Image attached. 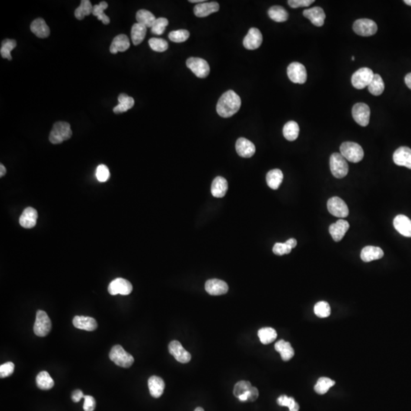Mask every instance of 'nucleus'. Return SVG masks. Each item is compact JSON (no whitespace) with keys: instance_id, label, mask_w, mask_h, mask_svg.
<instances>
[{"instance_id":"obj_1","label":"nucleus","mask_w":411,"mask_h":411,"mask_svg":"<svg viewBox=\"0 0 411 411\" xmlns=\"http://www.w3.org/2000/svg\"><path fill=\"white\" fill-rule=\"evenodd\" d=\"M241 105V98L235 91L228 90L219 98L217 103L216 111L222 118H230L239 111Z\"/></svg>"},{"instance_id":"obj_2","label":"nucleus","mask_w":411,"mask_h":411,"mask_svg":"<svg viewBox=\"0 0 411 411\" xmlns=\"http://www.w3.org/2000/svg\"><path fill=\"white\" fill-rule=\"evenodd\" d=\"M70 125L67 122L59 121L54 124L49 136L50 142L52 144H61L72 137Z\"/></svg>"},{"instance_id":"obj_3","label":"nucleus","mask_w":411,"mask_h":411,"mask_svg":"<svg viewBox=\"0 0 411 411\" xmlns=\"http://www.w3.org/2000/svg\"><path fill=\"white\" fill-rule=\"evenodd\" d=\"M341 154L346 160L353 163L362 161L364 157V151L362 146L353 142H344L340 147Z\"/></svg>"},{"instance_id":"obj_4","label":"nucleus","mask_w":411,"mask_h":411,"mask_svg":"<svg viewBox=\"0 0 411 411\" xmlns=\"http://www.w3.org/2000/svg\"><path fill=\"white\" fill-rule=\"evenodd\" d=\"M109 357L117 365L123 368L131 367L134 362V356L125 351L121 345L113 346L109 353Z\"/></svg>"},{"instance_id":"obj_5","label":"nucleus","mask_w":411,"mask_h":411,"mask_svg":"<svg viewBox=\"0 0 411 411\" xmlns=\"http://www.w3.org/2000/svg\"><path fill=\"white\" fill-rule=\"evenodd\" d=\"M330 168L331 173L337 178H344L349 171V166L346 158L338 152L331 155L330 158Z\"/></svg>"},{"instance_id":"obj_6","label":"nucleus","mask_w":411,"mask_h":411,"mask_svg":"<svg viewBox=\"0 0 411 411\" xmlns=\"http://www.w3.org/2000/svg\"><path fill=\"white\" fill-rule=\"evenodd\" d=\"M373 71L367 67L359 68L352 74L351 78L352 86L356 89H363L369 86L374 77Z\"/></svg>"},{"instance_id":"obj_7","label":"nucleus","mask_w":411,"mask_h":411,"mask_svg":"<svg viewBox=\"0 0 411 411\" xmlns=\"http://www.w3.org/2000/svg\"><path fill=\"white\" fill-rule=\"evenodd\" d=\"M52 328L51 319L44 311L38 310L34 325V332L37 336L46 337L49 335Z\"/></svg>"},{"instance_id":"obj_8","label":"nucleus","mask_w":411,"mask_h":411,"mask_svg":"<svg viewBox=\"0 0 411 411\" xmlns=\"http://www.w3.org/2000/svg\"><path fill=\"white\" fill-rule=\"evenodd\" d=\"M352 29L356 34L362 37L372 36L376 34L378 26L376 23L368 18L356 20L354 22Z\"/></svg>"},{"instance_id":"obj_9","label":"nucleus","mask_w":411,"mask_h":411,"mask_svg":"<svg viewBox=\"0 0 411 411\" xmlns=\"http://www.w3.org/2000/svg\"><path fill=\"white\" fill-rule=\"evenodd\" d=\"M187 67L198 78H206L210 72L209 64L205 60L198 57H190L186 62Z\"/></svg>"},{"instance_id":"obj_10","label":"nucleus","mask_w":411,"mask_h":411,"mask_svg":"<svg viewBox=\"0 0 411 411\" xmlns=\"http://www.w3.org/2000/svg\"><path fill=\"white\" fill-rule=\"evenodd\" d=\"M370 114V108L365 103H357L352 107V118L362 127H366L369 124Z\"/></svg>"},{"instance_id":"obj_11","label":"nucleus","mask_w":411,"mask_h":411,"mask_svg":"<svg viewBox=\"0 0 411 411\" xmlns=\"http://www.w3.org/2000/svg\"><path fill=\"white\" fill-rule=\"evenodd\" d=\"M287 75L293 83L304 84L306 82V68L300 63L294 62L289 64L287 68Z\"/></svg>"},{"instance_id":"obj_12","label":"nucleus","mask_w":411,"mask_h":411,"mask_svg":"<svg viewBox=\"0 0 411 411\" xmlns=\"http://www.w3.org/2000/svg\"><path fill=\"white\" fill-rule=\"evenodd\" d=\"M327 206L330 213L335 216L345 218L349 215V209L346 203L338 197L330 198Z\"/></svg>"},{"instance_id":"obj_13","label":"nucleus","mask_w":411,"mask_h":411,"mask_svg":"<svg viewBox=\"0 0 411 411\" xmlns=\"http://www.w3.org/2000/svg\"><path fill=\"white\" fill-rule=\"evenodd\" d=\"M132 291V284L129 281L123 278H117L108 285V292L112 295H116L118 294L128 295L131 294Z\"/></svg>"},{"instance_id":"obj_14","label":"nucleus","mask_w":411,"mask_h":411,"mask_svg":"<svg viewBox=\"0 0 411 411\" xmlns=\"http://www.w3.org/2000/svg\"><path fill=\"white\" fill-rule=\"evenodd\" d=\"M170 353L181 363H188L191 361V355L189 352L183 347L181 342L178 341H172L168 345Z\"/></svg>"},{"instance_id":"obj_15","label":"nucleus","mask_w":411,"mask_h":411,"mask_svg":"<svg viewBox=\"0 0 411 411\" xmlns=\"http://www.w3.org/2000/svg\"><path fill=\"white\" fill-rule=\"evenodd\" d=\"M262 41V34L260 30L256 28H251L244 38V47L248 50H256L261 47Z\"/></svg>"},{"instance_id":"obj_16","label":"nucleus","mask_w":411,"mask_h":411,"mask_svg":"<svg viewBox=\"0 0 411 411\" xmlns=\"http://www.w3.org/2000/svg\"><path fill=\"white\" fill-rule=\"evenodd\" d=\"M394 162L399 166H405L411 169V149L409 147L398 148L393 155Z\"/></svg>"},{"instance_id":"obj_17","label":"nucleus","mask_w":411,"mask_h":411,"mask_svg":"<svg viewBox=\"0 0 411 411\" xmlns=\"http://www.w3.org/2000/svg\"><path fill=\"white\" fill-rule=\"evenodd\" d=\"M303 15L310 20L311 22L317 27L323 26L326 18L325 11L321 7H314L304 10Z\"/></svg>"},{"instance_id":"obj_18","label":"nucleus","mask_w":411,"mask_h":411,"mask_svg":"<svg viewBox=\"0 0 411 411\" xmlns=\"http://www.w3.org/2000/svg\"><path fill=\"white\" fill-rule=\"evenodd\" d=\"M349 228V224L347 221L339 219L338 222L330 225L329 232L335 242H341Z\"/></svg>"},{"instance_id":"obj_19","label":"nucleus","mask_w":411,"mask_h":411,"mask_svg":"<svg viewBox=\"0 0 411 411\" xmlns=\"http://www.w3.org/2000/svg\"><path fill=\"white\" fill-rule=\"evenodd\" d=\"M205 289L209 295H221L228 292V286L226 282L221 279H212L206 281Z\"/></svg>"},{"instance_id":"obj_20","label":"nucleus","mask_w":411,"mask_h":411,"mask_svg":"<svg viewBox=\"0 0 411 411\" xmlns=\"http://www.w3.org/2000/svg\"><path fill=\"white\" fill-rule=\"evenodd\" d=\"M235 148L237 153L243 158H251V156H253L256 151L255 144L243 137H241L237 140Z\"/></svg>"},{"instance_id":"obj_21","label":"nucleus","mask_w":411,"mask_h":411,"mask_svg":"<svg viewBox=\"0 0 411 411\" xmlns=\"http://www.w3.org/2000/svg\"><path fill=\"white\" fill-rule=\"evenodd\" d=\"M38 214L36 209L33 207H27L23 211L19 218V223L23 228H32L36 225Z\"/></svg>"},{"instance_id":"obj_22","label":"nucleus","mask_w":411,"mask_h":411,"mask_svg":"<svg viewBox=\"0 0 411 411\" xmlns=\"http://www.w3.org/2000/svg\"><path fill=\"white\" fill-rule=\"evenodd\" d=\"M219 10V5L216 2H204L198 4L194 8V12L197 17L204 18L208 16Z\"/></svg>"},{"instance_id":"obj_23","label":"nucleus","mask_w":411,"mask_h":411,"mask_svg":"<svg viewBox=\"0 0 411 411\" xmlns=\"http://www.w3.org/2000/svg\"><path fill=\"white\" fill-rule=\"evenodd\" d=\"M394 227L401 235L411 238V220L405 215H398L394 219Z\"/></svg>"},{"instance_id":"obj_24","label":"nucleus","mask_w":411,"mask_h":411,"mask_svg":"<svg viewBox=\"0 0 411 411\" xmlns=\"http://www.w3.org/2000/svg\"><path fill=\"white\" fill-rule=\"evenodd\" d=\"M72 324L77 329L85 330L87 331H95L98 328L96 320L91 317L77 316L74 317Z\"/></svg>"},{"instance_id":"obj_25","label":"nucleus","mask_w":411,"mask_h":411,"mask_svg":"<svg viewBox=\"0 0 411 411\" xmlns=\"http://www.w3.org/2000/svg\"><path fill=\"white\" fill-rule=\"evenodd\" d=\"M148 389L153 398H158L162 396L165 389V382L163 379L156 375H152L148 380Z\"/></svg>"},{"instance_id":"obj_26","label":"nucleus","mask_w":411,"mask_h":411,"mask_svg":"<svg viewBox=\"0 0 411 411\" xmlns=\"http://www.w3.org/2000/svg\"><path fill=\"white\" fill-rule=\"evenodd\" d=\"M131 43L129 38L125 34H119L113 39L110 47V52L113 54H118V52H124L129 49Z\"/></svg>"},{"instance_id":"obj_27","label":"nucleus","mask_w":411,"mask_h":411,"mask_svg":"<svg viewBox=\"0 0 411 411\" xmlns=\"http://www.w3.org/2000/svg\"><path fill=\"white\" fill-rule=\"evenodd\" d=\"M384 251L379 247L366 246L361 251V259L364 262H371L383 258Z\"/></svg>"},{"instance_id":"obj_28","label":"nucleus","mask_w":411,"mask_h":411,"mask_svg":"<svg viewBox=\"0 0 411 411\" xmlns=\"http://www.w3.org/2000/svg\"><path fill=\"white\" fill-rule=\"evenodd\" d=\"M31 31L40 38H48L50 35V28L47 23L43 18H39L32 21L31 25Z\"/></svg>"},{"instance_id":"obj_29","label":"nucleus","mask_w":411,"mask_h":411,"mask_svg":"<svg viewBox=\"0 0 411 411\" xmlns=\"http://www.w3.org/2000/svg\"><path fill=\"white\" fill-rule=\"evenodd\" d=\"M228 191V182L222 177H216L212 181L211 187V193L212 196L217 198H222L225 196Z\"/></svg>"},{"instance_id":"obj_30","label":"nucleus","mask_w":411,"mask_h":411,"mask_svg":"<svg viewBox=\"0 0 411 411\" xmlns=\"http://www.w3.org/2000/svg\"><path fill=\"white\" fill-rule=\"evenodd\" d=\"M275 349L279 352L281 358L283 361L290 360L295 354V351L291 346L290 342H286L284 340H280L276 342Z\"/></svg>"},{"instance_id":"obj_31","label":"nucleus","mask_w":411,"mask_h":411,"mask_svg":"<svg viewBox=\"0 0 411 411\" xmlns=\"http://www.w3.org/2000/svg\"><path fill=\"white\" fill-rule=\"evenodd\" d=\"M267 183L273 190H277L283 180V174L279 169H273L267 175Z\"/></svg>"},{"instance_id":"obj_32","label":"nucleus","mask_w":411,"mask_h":411,"mask_svg":"<svg viewBox=\"0 0 411 411\" xmlns=\"http://www.w3.org/2000/svg\"><path fill=\"white\" fill-rule=\"evenodd\" d=\"M119 104L114 108L115 114H121L131 109L134 105V99L127 94L122 93L118 96Z\"/></svg>"},{"instance_id":"obj_33","label":"nucleus","mask_w":411,"mask_h":411,"mask_svg":"<svg viewBox=\"0 0 411 411\" xmlns=\"http://www.w3.org/2000/svg\"><path fill=\"white\" fill-rule=\"evenodd\" d=\"M136 18H137V23L144 25L146 28H152L154 22L156 20L155 15L151 11L145 9H140L137 11Z\"/></svg>"},{"instance_id":"obj_34","label":"nucleus","mask_w":411,"mask_h":411,"mask_svg":"<svg viewBox=\"0 0 411 411\" xmlns=\"http://www.w3.org/2000/svg\"><path fill=\"white\" fill-rule=\"evenodd\" d=\"M268 15L276 22H284L289 18V14L285 8L279 5H274L268 10Z\"/></svg>"},{"instance_id":"obj_35","label":"nucleus","mask_w":411,"mask_h":411,"mask_svg":"<svg viewBox=\"0 0 411 411\" xmlns=\"http://www.w3.org/2000/svg\"><path fill=\"white\" fill-rule=\"evenodd\" d=\"M284 137L289 141H294L298 138L299 134V127L295 121H291L284 125L282 130Z\"/></svg>"},{"instance_id":"obj_36","label":"nucleus","mask_w":411,"mask_h":411,"mask_svg":"<svg viewBox=\"0 0 411 411\" xmlns=\"http://www.w3.org/2000/svg\"><path fill=\"white\" fill-rule=\"evenodd\" d=\"M36 383L41 390H50L54 387V381L48 372L42 371L37 375Z\"/></svg>"},{"instance_id":"obj_37","label":"nucleus","mask_w":411,"mask_h":411,"mask_svg":"<svg viewBox=\"0 0 411 411\" xmlns=\"http://www.w3.org/2000/svg\"><path fill=\"white\" fill-rule=\"evenodd\" d=\"M146 27L140 25L139 23H136L133 25L131 29V39L134 45H138L143 41L146 34Z\"/></svg>"},{"instance_id":"obj_38","label":"nucleus","mask_w":411,"mask_h":411,"mask_svg":"<svg viewBox=\"0 0 411 411\" xmlns=\"http://www.w3.org/2000/svg\"><path fill=\"white\" fill-rule=\"evenodd\" d=\"M368 88H369V92L375 96H379L383 93L384 90H385V83L380 75L379 74L374 75L372 82L369 84Z\"/></svg>"},{"instance_id":"obj_39","label":"nucleus","mask_w":411,"mask_h":411,"mask_svg":"<svg viewBox=\"0 0 411 411\" xmlns=\"http://www.w3.org/2000/svg\"><path fill=\"white\" fill-rule=\"evenodd\" d=\"M258 337L263 344H270L276 339L277 333L272 328H263L258 331Z\"/></svg>"},{"instance_id":"obj_40","label":"nucleus","mask_w":411,"mask_h":411,"mask_svg":"<svg viewBox=\"0 0 411 411\" xmlns=\"http://www.w3.org/2000/svg\"><path fill=\"white\" fill-rule=\"evenodd\" d=\"M335 385V382L332 379L327 378V377H321L317 381V383L315 384V392L318 395H325L329 391L331 387H333Z\"/></svg>"},{"instance_id":"obj_41","label":"nucleus","mask_w":411,"mask_h":411,"mask_svg":"<svg viewBox=\"0 0 411 411\" xmlns=\"http://www.w3.org/2000/svg\"><path fill=\"white\" fill-rule=\"evenodd\" d=\"M93 6L89 0H82L79 6L75 10V17L78 20H82L85 16L92 14Z\"/></svg>"},{"instance_id":"obj_42","label":"nucleus","mask_w":411,"mask_h":411,"mask_svg":"<svg viewBox=\"0 0 411 411\" xmlns=\"http://www.w3.org/2000/svg\"><path fill=\"white\" fill-rule=\"evenodd\" d=\"M108 7V4L106 2H101L98 5H95L93 6V11H92V15H95L98 18V20L102 21L104 25H108L110 23V18L108 15L104 13L105 9Z\"/></svg>"},{"instance_id":"obj_43","label":"nucleus","mask_w":411,"mask_h":411,"mask_svg":"<svg viewBox=\"0 0 411 411\" xmlns=\"http://www.w3.org/2000/svg\"><path fill=\"white\" fill-rule=\"evenodd\" d=\"M16 41L15 40H3L2 42L1 50H0V54H1L2 58L11 61V51L16 48Z\"/></svg>"},{"instance_id":"obj_44","label":"nucleus","mask_w":411,"mask_h":411,"mask_svg":"<svg viewBox=\"0 0 411 411\" xmlns=\"http://www.w3.org/2000/svg\"><path fill=\"white\" fill-rule=\"evenodd\" d=\"M314 312L318 318H328L331 315V307L328 302L321 301L315 304L314 307Z\"/></svg>"},{"instance_id":"obj_45","label":"nucleus","mask_w":411,"mask_h":411,"mask_svg":"<svg viewBox=\"0 0 411 411\" xmlns=\"http://www.w3.org/2000/svg\"><path fill=\"white\" fill-rule=\"evenodd\" d=\"M277 404L279 406L288 407L289 411H299V405L296 403L293 398H289L286 395H281L277 399Z\"/></svg>"},{"instance_id":"obj_46","label":"nucleus","mask_w":411,"mask_h":411,"mask_svg":"<svg viewBox=\"0 0 411 411\" xmlns=\"http://www.w3.org/2000/svg\"><path fill=\"white\" fill-rule=\"evenodd\" d=\"M189 31L185 29L177 30L171 31L168 34V38L171 41L175 43H182L186 41L189 38Z\"/></svg>"},{"instance_id":"obj_47","label":"nucleus","mask_w":411,"mask_h":411,"mask_svg":"<svg viewBox=\"0 0 411 411\" xmlns=\"http://www.w3.org/2000/svg\"><path fill=\"white\" fill-rule=\"evenodd\" d=\"M148 44L155 52H164L168 48V44L165 39L152 38L148 41Z\"/></svg>"},{"instance_id":"obj_48","label":"nucleus","mask_w":411,"mask_h":411,"mask_svg":"<svg viewBox=\"0 0 411 411\" xmlns=\"http://www.w3.org/2000/svg\"><path fill=\"white\" fill-rule=\"evenodd\" d=\"M168 25V20L165 18H156L153 25L151 28L152 34L161 35L165 32V28Z\"/></svg>"},{"instance_id":"obj_49","label":"nucleus","mask_w":411,"mask_h":411,"mask_svg":"<svg viewBox=\"0 0 411 411\" xmlns=\"http://www.w3.org/2000/svg\"><path fill=\"white\" fill-rule=\"evenodd\" d=\"M251 384L248 381H240L235 384L234 387L233 394L236 398H238L240 395H243L246 393L247 392L251 389Z\"/></svg>"},{"instance_id":"obj_50","label":"nucleus","mask_w":411,"mask_h":411,"mask_svg":"<svg viewBox=\"0 0 411 411\" xmlns=\"http://www.w3.org/2000/svg\"><path fill=\"white\" fill-rule=\"evenodd\" d=\"M110 177V171L105 165H100L96 169V178L100 182H105Z\"/></svg>"},{"instance_id":"obj_51","label":"nucleus","mask_w":411,"mask_h":411,"mask_svg":"<svg viewBox=\"0 0 411 411\" xmlns=\"http://www.w3.org/2000/svg\"><path fill=\"white\" fill-rule=\"evenodd\" d=\"M15 369V365L13 362H8L0 365V377L3 379L6 377L10 376L13 373Z\"/></svg>"},{"instance_id":"obj_52","label":"nucleus","mask_w":411,"mask_h":411,"mask_svg":"<svg viewBox=\"0 0 411 411\" xmlns=\"http://www.w3.org/2000/svg\"><path fill=\"white\" fill-rule=\"evenodd\" d=\"M291 251H292V248H291L290 247L288 246L286 244L279 243V242L275 244L274 248H273V251H274V253L276 255H279V256H282V255H288V254L290 253Z\"/></svg>"},{"instance_id":"obj_53","label":"nucleus","mask_w":411,"mask_h":411,"mask_svg":"<svg viewBox=\"0 0 411 411\" xmlns=\"http://www.w3.org/2000/svg\"><path fill=\"white\" fill-rule=\"evenodd\" d=\"M315 2V0H289L288 4L292 8L308 7Z\"/></svg>"},{"instance_id":"obj_54","label":"nucleus","mask_w":411,"mask_h":411,"mask_svg":"<svg viewBox=\"0 0 411 411\" xmlns=\"http://www.w3.org/2000/svg\"><path fill=\"white\" fill-rule=\"evenodd\" d=\"M95 405H96V403H95V400L93 397L90 396V395H85L84 397V411H94V410L95 409Z\"/></svg>"},{"instance_id":"obj_55","label":"nucleus","mask_w":411,"mask_h":411,"mask_svg":"<svg viewBox=\"0 0 411 411\" xmlns=\"http://www.w3.org/2000/svg\"><path fill=\"white\" fill-rule=\"evenodd\" d=\"M258 395H259V392H258V388H255V387H251V389L249 390L248 401L251 402H255V401H256L257 398H258Z\"/></svg>"},{"instance_id":"obj_56","label":"nucleus","mask_w":411,"mask_h":411,"mask_svg":"<svg viewBox=\"0 0 411 411\" xmlns=\"http://www.w3.org/2000/svg\"><path fill=\"white\" fill-rule=\"evenodd\" d=\"M85 395H83V392L82 391L79 390V389H77V390L74 391L72 392V399L74 402L77 403V402H79L80 400L82 399V398H84Z\"/></svg>"},{"instance_id":"obj_57","label":"nucleus","mask_w":411,"mask_h":411,"mask_svg":"<svg viewBox=\"0 0 411 411\" xmlns=\"http://www.w3.org/2000/svg\"><path fill=\"white\" fill-rule=\"evenodd\" d=\"M288 246L290 247L291 248H294L296 247L297 245V241L295 239V238H290V239L287 240L286 242H285Z\"/></svg>"},{"instance_id":"obj_58","label":"nucleus","mask_w":411,"mask_h":411,"mask_svg":"<svg viewBox=\"0 0 411 411\" xmlns=\"http://www.w3.org/2000/svg\"><path fill=\"white\" fill-rule=\"evenodd\" d=\"M405 81L407 86L411 90V72H410L405 76Z\"/></svg>"},{"instance_id":"obj_59","label":"nucleus","mask_w":411,"mask_h":411,"mask_svg":"<svg viewBox=\"0 0 411 411\" xmlns=\"http://www.w3.org/2000/svg\"><path fill=\"white\" fill-rule=\"evenodd\" d=\"M248 397H249V391L247 392L246 393L243 394V395H240L238 398L241 402H247V401H248Z\"/></svg>"},{"instance_id":"obj_60","label":"nucleus","mask_w":411,"mask_h":411,"mask_svg":"<svg viewBox=\"0 0 411 411\" xmlns=\"http://www.w3.org/2000/svg\"><path fill=\"white\" fill-rule=\"evenodd\" d=\"M0 171H0V177L2 178L6 174V169H5V167L2 164L0 165Z\"/></svg>"},{"instance_id":"obj_61","label":"nucleus","mask_w":411,"mask_h":411,"mask_svg":"<svg viewBox=\"0 0 411 411\" xmlns=\"http://www.w3.org/2000/svg\"><path fill=\"white\" fill-rule=\"evenodd\" d=\"M190 2H193V3H195V2L202 3V2H204V0H190Z\"/></svg>"},{"instance_id":"obj_62","label":"nucleus","mask_w":411,"mask_h":411,"mask_svg":"<svg viewBox=\"0 0 411 411\" xmlns=\"http://www.w3.org/2000/svg\"><path fill=\"white\" fill-rule=\"evenodd\" d=\"M404 2H405V3H406L407 5H411V0H405Z\"/></svg>"},{"instance_id":"obj_63","label":"nucleus","mask_w":411,"mask_h":411,"mask_svg":"<svg viewBox=\"0 0 411 411\" xmlns=\"http://www.w3.org/2000/svg\"><path fill=\"white\" fill-rule=\"evenodd\" d=\"M194 411H204V410L202 408H200L199 407V408H197Z\"/></svg>"},{"instance_id":"obj_64","label":"nucleus","mask_w":411,"mask_h":411,"mask_svg":"<svg viewBox=\"0 0 411 411\" xmlns=\"http://www.w3.org/2000/svg\"><path fill=\"white\" fill-rule=\"evenodd\" d=\"M352 61H355V57H352Z\"/></svg>"}]
</instances>
